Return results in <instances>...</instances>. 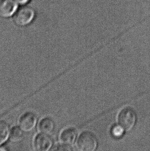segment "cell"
<instances>
[{
	"label": "cell",
	"instance_id": "cell-1",
	"mask_svg": "<svg viewBox=\"0 0 150 151\" xmlns=\"http://www.w3.org/2000/svg\"><path fill=\"white\" fill-rule=\"evenodd\" d=\"M136 112L132 108L126 107L120 111L118 116V122L120 125L126 131L132 129L136 123Z\"/></svg>",
	"mask_w": 150,
	"mask_h": 151
},
{
	"label": "cell",
	"instance_id": "cell-2",
	"mask_svg": "<svg viewBox=\"0 0 150 151\" xmlns=\"http://www.w3.org/2000/svg\"><path fill=\"white\" fill-rule=\"evenodd\" d=\"M97 146V139L94 134L85 132L79 137L77 147L81 151H94Z\"/></svg>",
	"mask_w": 150,
	"mask_h": 151
},
{
	"label": "cell",
	"instance_id": "cell-3",
	"mask_svg": "<svg viewBox=\"0 0 150 151\" xmlns=\"http://www.w3.org/2000/svg\"><path fill=\"white\" fill-rule=\"evenodd\" d=\"M35 16V12L32 8L28 7H22L14 15V22L19 26H25L33 21Z\"/></svg>",
	"mask_w": 150,
	"mask_h": 151
},
{
	"label": "cell",
	"instance_id": "cell-4",
	"mask_svg": "<svg viewBox=\"0 0 150 151\" xmlns=\"http://www.w3.org/2000/svg\"><path fill=\"white\" fill-rule=\"evenodd\" d=\"M38 118L32 112H27L24 114L20 120V127L24 132H31L37 125Z\"/></svg>",
	"mask_w": 150,
	"mask_h": 151
},
{
	"label": "cell",
	"instance_id": "cell-5",
	"mask_svg": "<svg viewBox=\"0 0 150 151\" xmlns=\"http://www.w3.org/2000/svg\"><path fill=\"white\" fill-rule=\"evenodd\" d=\"M53 140L49 135L40 134L38 135L35 141V146L37 151H48L53 147Z\"/></svg>",
	"mask_w": 150,
	"mask_h": 151
},
{
	"label": "cell",
	"instance_id": "cell-6",
	"mask_svg": "<svg viewBox=\"0 0 150 151\" xmlns=\"http://www.w3.org/2000/svg\"><path fill=\"white\" fill-rule=\"evenodd\" d=\"M18 8L14 0H0V17L7 18L12 16Z\"/></svg>",
	"mask_w": 150,
	"mask_h": 151
},
{
	"label": "cell",
	"instance_id": "cell-7",
	"mask_svg": "<svg viewBox=\"0 0 150 151\" xmlns=\"http://www.w3.org/2000/svg\"><path fill=\"white\" fill-rule=\"evenodd\" d=\"M77 131L73 128L66 129L62 133L61 140L62 142L66 145H71L73 144L77 137Z\"/></svg>",
	"mask_w": 150,
	"mask_h": 151
},
{
	"label": "cell",
	"instance_id": "cell-8",
	"mask_svg": "<svg viewBox=\"0 0 150 151\" xmlns=\"http://www.w3.org/2000/svg\"><path fill=\"white\" fill-rule=\"evenodd\" d=\"M55 128V122L49 118L43 119L39 124V129L41 132L47 135H51Z\"/></svg>",
	"mask_w": 150,
	"mask_h": 151
},
{
	"label": "cell",
	"instance_id": "cell-9",
	"mask_svg": "<svg viewBox=\"0 0 150 151\" xmlns=\"http://www.w3.org/2000/svg\"><path fill=\"white\" fill-rule=\"evenodd\" d=\"M10 127L7 123L0 121V147H2L10 138Z\"/></svg>",
	"mask_w": 150,
	"mask_h": 151
},
{
	"label": "cell",
	"instance_id": "cell-10",
	"mask_svg": "<svg viewBox=\"0 0 150 151\" xmlns=\"http://www.w3.org/2000/svg\"><path fill=\"white\" fill-rule=\"evenodd\" d=\"M23 131L18 127H15L11 131L10 139L13 142H19L23 138Z\"/></svg>",
	"mask_w": 150,
	"mask_h": 151
},
{
	"label": "cell",
	"instance_id": "cell-11",
	"mask_svg": "<svg viewBox=\"0 0 150 151\" xmlns=\"http://www.w3.org/2000/svg\"><path fill=\"white\" fill-rule=\"evenodd\" d=\"M124 129L121 125H115L112 128L111 133L114 137L118 138L124 135Z\"/></svg>",
	"mask_w": 150,
	"mask_h": 151
},
{
	"label": "cell",
	"instance_id": "cell-12",
	"mask_svg": "<svg viewBox=\"0 0 150 151\" xmlns=\"http://www.w3.org/2000/svg\"><path fill=\"white\" fill-rule=\"evenodd\" d=\"M57 151H71V148L70 145L63 144V145H59L55 149Z\"/></svg>",
	"mask_w": 150,
	"mask_h": 151
},
{
	"label": "cell",
	"instance_id": "cell-13",
	"mask_svg": "<svg viewBox=\"0 0 150 151\" xmlns=\"http://www.w3.org/2000/svg\"><path fill=\"white\" fill-rule=\"evenodd\" d=\"M16 3L21 5H24L27 3L30 0H14Z\"/></svg>",
	"mask_w": 150,
	"mask_h": 151
}]
</instances>
